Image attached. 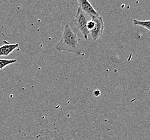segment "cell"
<instances>
[{"mask_svg":"<svg viewBox=\"0 0 150 140\" xmlns=\"http://www.w3.org/2000/svg\"><path fill=\"white\" fill-rule=\"evenodd\" d=\"M77 33L72 29L70 26L66 24L62 31V37L56 46V49L59 51H65L74 53L77 55L81 54Z\"/></svg>","mask_w":150,"mask_h":140,"instance_id":"cell-1","label":"cell"},{"mask_svg":"<svg viewBox=\"0 0 150 140\" xmlns=\"http://www.w3.org/2000/svg\"><path fill=\"white\" fill-rule=\"evenodd\" d=\"M35 140H67L56 130L45 128L39 132Z\"/></svg>","mask_w":150,"mask_h":140,"instance_id":"cell-4","label":"cell"},{"mask_svg":"<svg viewBox=\"0 0 150 140\" xmlns=\"http://www.w3.org/2000/svg\"><path fill=\"white\" fill-rule=\"evenodd\" d=\"M88 17L81 9L78 8L75 18L73 20V22L76 28L81 33L85 39H87L89 32L87 29V23L89 20Z\"/></svg>","mask_w":150,"mask_h":140,"instance_id":"cell-2","label":"cell"},{"mask_svg":"<svg viewBox=\"0 0 150 140\" xmlns=\"http://www.w3.org/2000/svg\"><path fill=\"white\" fill-rule=\"evenodd\" d=\"M79 8L85 13L88 16L92 18L93 17L100 15L98 11L95 10L88 0H77Z\"/></svg>","mask_w":150,"mask_h":140,"instance_id":"cell-5","label":"cell"},{"mask_svg":"<svg viewBox=\"0 0 150 140\" xmlns=\"http://www.w3.org/2000/svg\"><path fill=\"white\" fill-rule=\"evenodd\" d=\"M19 46L18 43L16 44H9L8 43L6 44L0 46V56H8Z\"/></svg>","mask_w":150,"mask_h":140,"instance_id":"cell-6","label":"cell"},{"mask_svg":"<svg viewBox=\"0 0 150 140\" xmlns=\"http://www.w3.org/2000/svg\"><path fill=\"white\" fill-rule=\"evenodd\" d=\"M133 24L134 26H142L146 28L150 31V20L147 21H139L134 19L133 20Z\"/></svg>","mask_w":150,"mask_h":140,"instance_id":"cell-7","label":"cell"},{"mask_svg":"<svg viewBox=\"0 0 150 140\" xmlns=\"http://www.w3.org/2000/svg\"><path fill=\"white\" fill-rule=\"evenodd\" d=\"M17 62L15 59H0V70H2L7 66L14 64Z\"/></svg>","mask_w":150,"mask_h":140,"instance_id":"cell-8","label":"cell"},{"mask_svg":"<svg viewBox=\"0 0 150 140\" xmlns=\"http://www.w3.org/2000/svg\"><path fill=\"white\" fill-rule=\"evenodd\" d=\"M94 22V25L90 31L89 34L91 35L93 41H96L103 35L105 29V24L103 17L98 15L91 18Z\"/></svg>","mask_w":150,"mask_h":140,"instance_id":"cell-3","label":"cell"}]
</instances>
